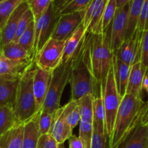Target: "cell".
I'll return each mask as SVG.
<instances>
[{
    "mask_svg": "<svg viewBox=\"0 0 148 148\" xmlns=\"http://www.w3.org/2000/svg\"><path fill=\"white\" fill-rule=\"evenodd\" d=\"M91 39L92 34L87 33L80 47L71 60L69 84L72 101H78L88 94L95 97L101 91V82L95 79L92 72Z\"/></svg>",
    "mask_w": 148,
    "mask_h": 148,
    "instance_id": "cell-1",
    "label": "cell"
},
{
    "mask_svg": "<svg viewBox=\"0 0 148 148\" xmlns=\"http://www.w3.org/2000/svg\"><path fill=\"white\" fill-rule=\"evenodd\" d=\"M145 103L138 98L126 94L122 98L117 112L112 135L109 140V148H118L141 122Z\"/></svg>",
    "mask_w": 148,
    "mask_h": 148,
    "instance_id": "cell-2",
    "label": "cell"
},
{
    "mask_svg": "<svg viewBox=\"0 0 148 148\" xmlns=\"http://www.w3.org/2000/svg\"><path fill=\"white\" fill-rule=\"evenodd\" d=\"M36 67L35 63L19 80L13 108L17 121L22 124H24L38 112L33 92V79Z\"/></svg>",
    "mask_w": 148,
    "mask_h": 148,
    "instance_id": "cell-3",
    "label": "cell"
},
{
    "mask_svg": "<svg viewBox=\"0 0 148 148\" xmlns=\"http://www.w3.org/2000/svg\"><path fill=\"white\" fill-rule=\"evenodd\" d=\"M101 92L106 112V128L110 140L112 135L117 112L122 101L116 85L113 64L106 79L101 82Z\"/></svg>",
    "mask_w": 148,
    "mask_h": 148,
    "instance_id": "cell-4",
    "label": "cell"
},
{
    "mask_svg": "<svg viewBox=\"0 0 148 148\" xmlns=\"http://www.w3.org/2000/svg\"><path fill=\"white\" fill-rule=\"evenodd\" d=\"M72 62L62 64L52 72V79L47 96L40 111L55 113L61 108L60 101L65 87L69 83Z\"/></svg>",
    "mask_w": 148,
    "mask_h": 148,
    "instance_id": "cell-5",
    "label": "cell"
},
{
    "mask_svg": "<svg viewBox=\"0 0 148 148\" xmlns=\"http://www.w3.org/2000/svg\"><path fill=\"white\" fill-rule=\"evenodd\" d=\"M65 43L66 40L49 39L35 58L36 66L43 70L53 72L62 64Z\"/></svg>",
    "mask_w": 148,
    "mask_h": 148,
    "instance_id": "cell-6",
    "label": "cell"
},
{
    "mask_svg": "<svg viewBox=\"0 0 148 148\" xmlns=\"http://www.w3.org/2000/svg\"><path fill=\"white\" fill-rule=\"evenodd\" d=\"M59 16L56 15L53 2L43 15L35 21V40L33 46L34 56H37L42 48L51 38Z\"/></svg>",
    "mask_w": 148,
    "mask_h": 148,
    "instance_id": "cell-7",
    "label": "cell"
},
{
    "mask_svg": "<svg viewBox=\"0 0 148 148\" xmlns=\"http://www.w3.org/2000/svg\"><path fill=\"white\" fill-rule=\"evenodd\" d=\"M143 35L144 32L137 29L132 36L124 40L114 53L120 60L130 66L141 61Z\"/></svg>",
    "mask_w": 148,
    "mask_h": 148,
    "instance_id": "cell-8",
    "label": "cell"
},
{
    "mask_svg": "<svg viewBox=\"0 0 148 148\" xmlns=\"http://www.w3.org/2000/svg\"><path fill=\"white\" fill-rule=\"evenodd\" d=\"M130 7V1L122 7L117 9L111 25L110 43L113 53H115L119 49L121 43L125 40Z\"/></svg>",
    "mask_w": 148,
    "mask_h": 148,
    "instance_id": "cell-9",
    "label": "cell"
},
{
    "mask_svg": "<svg viewBox=\"0 0 148 148\" xmlns=\"http://www.w3.org/2000/svg\"><path fill=\"white\" fill-rule=\"evenodd\" d=\"M85 11L61 14L58 17L51 38L66 40L83 23Z\"/></svg>",
    "mask_w": 148,
    "mask_h": 148,
    "instance_id": "cell-10",
    "label": "cell"
},
{
    "mask_svg": "<svg viewBox=\"0 0 148 148\" xmlns=\"http://www.w3.org/2000/svg\"><path fill=\"white\" fill-rule=\"evenodd\" d=\"M109 0H92L85 11L83 25L87 33L91 34H103V17Z\"/></svg>",
    "mask_w": 148,
    "mask_h": 148,
    "instance_id": "cell-11",
    "label": "cell"
},
{
    "mask_svg": "<svg viewBox=\"0 0 148 148\" xmlns=\"http://www.w3.org/2000/svg\"><path fill=\"white\" fill-rule=\"evenodd\" d=\"M70 108V101L56 111L50 133L56 143L62 145L72 135L73 129L68 124L66 116Z\"/></svg>",
    "mask_w": 148,
    "mask_h": 148,
    "instance_id": "cell-12",
    "label": "cell"
},
{
    "mask_svg": "<svg viewBox=\"0 0 148 148\" xmlns=\"http://www.w3.org/2000/svg\"><path fill=\"white\" fill-rule=\"evenodd\" d=\"M52 72L36 67L33 79V92L38 111H40L47 96L52 79Z\"/></svg>",
    "mask_w": 148,
    "mask_h": 148,
    "instance_id": "cell-13",
    "label": "cell"
},
{
    "mask_svg": "<svg viewBox=\"0 0 148 148\" xmlns=\"http://www.w3.org/2000/svg\"><path fill=\"white\" fill-rule=\"evenodd\" d=\"M29 8L27 1H25L22 3L12 14L4 27L0 30V42L1 46H3L14 40L19 23L23 14Z\"/></svg>",
    "mask_w": 148,
    "mask_h": 148,
    "instance_id": "cell-14",
    "label": "cell"
},
{
    "mask_svg": "<svg viewBox=\"0 0 148 148\" xmlns=\"http://www.w3.org/2000/svg\"><path fill=\"white\" fill-rule=\"evenodd\" d=\"M35 64V59L27 60H12L0 56V76L20 78Z\"/></svg>",
    "mask_w": 148,
    "mask_h": 148,
    "instance_id": "cell-15",
    "label": "cell"
},
{
    "mask_svg": "<svg viewBox=\"0 0 148 148\" xmlns=\"http://www.w3.org/2000/svg\"><path fill=\"white\" fill-rule=\"evenodd\" d=\"M148 71L141 61L134 64L131 67L130 79L127 88V94L138 98H142L143 83Z\"/></svg>",
    "mask_w": 148,
    "mask_h": 148,
    "instance_id": "cell-16",
    "label": "cell"
},
{
    "mask_svg": "<svg viewBox=\"0 0 148 148\" xmlns=\"http://www.w3.org/2000/svg\"><path fill=\"white\" fill-rule=\"evenodd\" d=\"M20 78L0 76V108L6 106H14Z\"/></svg>",
    "mask_w": 148,
    "mask_h": 148,
    "instance_id": "cell-17",
    "label": "cell"
},
{
    "mask_svg": "<svg viewBox=\"0 0 148 148\" xmlns=\"http://www.w3.org/2000/svg\"><path fill=\"white\" fill-rule=\"evenodd\" d=\"M113 66L117 90L120 96L123 98L127 94L132 66L120 60L114 53L113 54Z\"/></svg>",
    "mask_w": 148,
    "mask_h": 148,
    "instance_id": "cell-18",
    "label": "cell"
},
{
    "mask_svg": "<svg viewBox=\"0 0 148 148\" xmlns=\"http://www.w3.org/2000/svg\"><path fill=\"white\" fill-rule=\"evenodd\" d=\"M39 111L36 115L24 123V132L22 148H36L41 136L39 128Z\"/></svg>",
    "mask_w": 148,
    "mask_h": 148,
    "instance_id": "cell-19",
    "label": "cell"
},
{
    "mask_svg": "<svg viewBox=\"0 0 148 148\" xmlns=\"http://www.w3.org/2000/svg\"><path fill=\"white\" fill-rule=\"evenodd\" d=\"M87 35V30L83 23L75 30V33L66 40L64 54L62 57V64L67 63L72 58L80 47L82 41Z\"/></svg>",
    "mask_w": 148,
    "mask_h": 148,
    "instance_id": "cell-20",
    "label": "cell"
},
{
    "mask_svg": "<svg viewBox=\"0 0 148 148\" xmlns=\"http://www.w3.org/2000/svg\"><path fill=\"white\" fill-rule=\"evenodd\" d=\"M118 148H148V126L140 122Z\"/></svg>",
    "mask_w": 148,
    "mask_h": 148,
    "instance_id": "cell-21",
    "label": "cell"
},
{
    "mask_svg": "<svg viewBox=\"0 0 148 148\" xmlns=\"http://www.w3.org/2000/svg\"><path fill=\"white\" fill-rule=\"evenodd\" d=\"M103 34H92L91 39V59L93 75L98 82H101V51Z\"/></svg>",
    "mask_w": 148,
    "mask_h": 148,
    "instance_id": "cell-22",
    "label": "cell"
},
{
    "mask_svg": "<svg viewBox=\"0 0 148 148\" xmlns=\"http://www.w3.org/2000/svg\"><path fill=\"white\" fill-rule=\"evenodd\" d=\"M24 124L17 123L12 130L0 138L1 148H22Z\"/></svg>",
    "mask_w": 148,
    "mask_h": 148,
    "instance_id": "cell-23",
    "label": "cell"
},
{
    "mask_svg": "<svg viewBox=\"0 0 148 148\" xmlns=\"http://www.w3.org/2000/svg\"><path fill=\"white\" fill-rule=\"evenodd\" d=\"M144 1L145 0H131L130 1V11H129L128 20H127L125 39L132 36V35L138 27Z\"/></svg>",
    "mask_w": 148,
    "mask_h": 148,
    "instance_id": "cell-24",
    "label": "cell"
},
{
    "mask_svg": "<svg viewBox=\"0 0 148 148\" xmlns=\"http://www.w3.org/2000/svg\"><path fill=\"white\" fill-rule=\"evenodd\" d=\"M92 125L98 130L100 133L107 134L106 128V112L101 91L96 96L94 97Z\"/></svg>",
    "mask_w": 148,
    "mask_h": 148,
    "instance_id": "cell-25",
    "label": "cell"
},
{
    "mask_svg": "<svg viewBox=\"0 0 148 148\" xmlns=\"http://www.w3.org/2000/svg\"><path fill=\"white\" fill-rule=\"evenodd\" d=\"M2 56L12 60L35 59L34 55L23 49L16 42L12 41L2 46Z\"/></svg>",
    "mask_w": 148,
    "mask_h": 148,
    "instance_id": "cell-26",
    "label": "cell"
},
{
    "mask_svg": "<svg viewBox=\"0 0 148 148\" xmlns=\"http://www.w3.org/2000/svg\"><path fill=\"white\" fill-rule=\"evenodd\" d=\"M19 123L16 119L12 106L0 108V138Z\"/></svg>",
    "mask_w": 148,
    "mask_h": 148,
    "instance_id": "cell-27",
    "label": "cell"
},
{
    "mask_svg": "<svg viewBox=\"0 0 148 148\" xmlns=\"http://www.w3.org/2000/svg\"><path fill=\"white\" fill-rule=\"evenodd\" d=\"M93 101L94 96L91 94H88L77 101L80 112L81 121L93 123Z\"/></svg>",
    "mask_w": 148,
    "mask_h": 148,
    "instance_id": "cell-28",
    "label": "cell"
},
{
    "mask_svg": "<svg viewBox=\"0 0 148 148\" xmlns=\"http://www.w3.org/2000/svg\"><path fill=\"white\" fill-rule=\"evenodd\" d=\"M25 1L27 0H5L0 3V30L16 9Z\"/></svg>",
    "mask_w": 148,
    "mask_h": 148,
    "instance_id": "cell-29",
    "label": "cell"
},
{
    "mask_svg": "<svg viewBox=\"0 0 148 148\" xmlns=\"http://www.w3.org/2000/svg\"><path fill=\"white\" fill-rule=\"evenodd\" d=\"M35 40V20L31 22L30 25L27 28V30L23 33L20 38L17 40L16 43L22 46L23 49H25L30 53H33V46H34ZM35 57V56H34Z\"/></svg>",
    "mask_w": 148,
    "mask_h": 148,
    "instance_id": "cell-30",
    "label": "cell"
},
{
    "mask_svg": "<svg viewBox=\"0 0 148 148\" xmlns=\"http://www.w3.org/2000/svg\"><path fill=\"white\" fill-rule=\"evenodd\" d=\"M93 125L91 123L81 121L79 124V137L85 148H91Z\"/></svg>",
    "mask_w": 148,
    "mask_h": 148,
    "instance_id": "cell-31",
    "label": "cell"
},
{
    "mask_svg": "<svg viewBox=\"0 0 148 148\" xmlns=\"http://www.w3.org/2000/svg\"><path fill=\"white\" fill-rule=\"evenodd\" d=\"M52 2L53 0H27L35 21L43 15Z\"/></svg>",
    "mask_w": 148,
    "mask_h": 148,
    "instance_id": "cell-32",
    "label": "cell"
},
{
    "mask_svg": "<svg viewBox=\"0 0 148 148\" xmlns=\"http://www.w3.org/2000/svg\"><path fill=\"white\" fill-rule=\"evenodd\" d=\"M117 9H118V7H117L116 0H109L108 4H107L106 7L103 17V33L106 31L108 27L111 26L113 20L114 18V16L116 14V12Z\"/></svg>",
    "mask_w": 148,
    "mask_h": 148,
    "instance_id": "cell-33",
    "label": "cell"
},
{
    "mask_svg": "<svg viewBox=\"0 0 148 148\" xmlns=\"http://www.w3.org/2000/svg\"><path fill=\"white\" fill-rule=\"evenodd\" d=\"M55 113H49L47 111H40L39 116V128L41 135L50 133L52 124L55 117Z\"/></svg>",
    "mask_w": 148,
    "mask_h": 148,
    "instance_id": "cell-34",
    "label": "cell"
},
{
    "mask_svg": "<svg viewBox=\"0 0 148 148\" xmlns=\"http://www.w3.org/2000/svg\"><path fill=\"white\" fill-rule=\"evenodd\" d=\"M70 108L68 111L66 116V121L72 129L75 128L79 124L81 120L80 112H79V107L77 103L75 101L70 100Z\"/></svg>",
    "mask_w": 148,
    "mask_h": 148,
    "instance_id": "cell-35",
    "label": "cell"
},
{
    "mask_svg": "<svg viewBox=\"0 0 148 148\" xmlns=\"http://www.w3.org/2000/svg\"><path fill=\"white\" fill-rule=\"evenodd\" d=\"M33 20H34V17H33V13H32L30 9L29 8L28 10L25 12V14H23L21 20H20V23H19L18 27H17V32H16L15 38H14L13 41L14 42L17 41V40L20 38V37L23 35V33L27 30L28 26L30 25L31 22L33 21Z\"/></svg>",
    "mask_w": 148,
    "mask_h": 148,
    "instance_id": "cell-36",
    "label": "cell"
},
{
    "mask_svg": "<svg viewBox=\"0 0 148 148\" xmlns=\"http://www.w3.org/2000/svg\"><path fill=\"white\" fill-rule=\"evenodd\" d=\"M91 1L92 0H73L64 10H63L59 15L85 11Z\"/></svg>",
    "mask_w": 148,
    "mask_h": 148,
    "instance_id": "cell-37",
    "label": "cell"
},
{
    "mask_svg": "<svg viewBox=\"0 0 148 148\" xmlns=\"http://www.w3.org/2000/svg\"><path fill=\"white\" fill-rule=\"evenodd\" d=\"M91 148H109V139L108 134L100 133L94 127Z\"/></svg>",
    "mask_w": 148,
    "mask_h": 148,
    "instance_id": "cell-38",
    "label": "cell"
},
{
    "mask_svg": "<svg viewBox=\"0 0 148 148\" xmlns=\"http://www.w3.org/2000/svg\"><path fill=\"white\" fill-rule=\"evenodd\" d=\"M60 147L51 134H43L39 138L36 148H59Z\"/></svg>",
    "mask_w": 148,
    "mask_h": 148,
    "instance_id": "cell-39",
    "label": "cell"
},
{
    "mask_svg": "<svg viewBox=\"0 0 148 148\" xmlns=\"http://www.w3.org/2000/svg\"><path fill=\"white\" fill-rule=\"evenodd\" d=\"M137 29L145 32L148 29V0H145Z\"/></svg>",
    "mask_w": 148,
    "mask_h": 148,
    "instance_id": "cell-40",
    "label": "cell"
},
{
    "mask_svg": "<svg viewBox=\"0 0 148 148\" xmlns=\"http://www.w3.org/2000/svg\"><path fill=\"white\" fill-rule=\"evenodd\" d=\"M141 62L148 71V29L144 32V35H143Z\"/></svg>",
    "mask_w": 148,
    "mask_h": 148,
    "instance_id": "cell-41",
    "label": "cell"
},
{
    "mask_svg": "<svg viewBox=\"0 0 148 148\" xmlns=\"http://www.w3.org/2000/svg\"><path fill=\"white\" fill-rule=\"evenodd\" d=\"M73 0H53V6L56 15L59 16L60 13L64 10Z\"/></svg>",
    "mask_w": 148,
    "mask_h": 148,
    "instance_id": "cell-42",
    "label": "cell"
},
{
    "mask_svg": "<svg viewBox=\"0 0 148 148\" xmlns=\"http://www.w3.org/2000/svg\"><path fill=\"white\" fill-rule=\"evenodd\" d=\"M69 148H85L83 143L81 141L79 137L72 134L69 138Z\"/></svg>",
    "mask_w": 148,
    "mask_h": 148,
    "instance_id": "cell-43",
    "label": "cell"
},
{
    "mask_svg": "<svg viewBox=\"0 0 148 148\" xmlns=\"http://www.w3.org/2000/svg\"><path fill=\"white\" fill-rule=\"evenodd\" d=\"M141 124L144 126H148V101L145 103V108L144 114L142 119Z\"/></svg>",
    "mask_w": 148,
    "mask_h": 148,
    "instance_id": "cell-44",
    "label": "cell"
},
{
    "mask_svg": "<svg viewBox=\"0 0 148 148\" xmlns=\"http://www.w3.org/2000/svg\"><path fill=\"white\" fill-rule=\"evenodd\" d=\"M144 89L148 94V75H146L145 76L144 79H143V90Z\"/></svg>",
    "mask_w": 148,
    "mask_h": 148,
    "instance_id": "cell-45",
    "label": "cell"
},
{
    "mask_svg": "<svg viewBox=\"0 0 148 148\" xmlns=\"http://www.w3.org/2000/svg\"><path fill=\"white\" fill-rule=\"evenodd\" d=\"M131 0H116L117 2V7L120 8V7H122L123 6H124L125 4H127V3H129Z\"/></svg>",
    "mask_w": 148,
    "mask_h": 148,
    "instance_id": "cell-46",
    "label": "cell"
},
{
    "mask_svg": "<svg viewBox=\"0 0 148 148\" xmlns=\"http://www.w3.org/2000/svg\"><path fill=\"white\" fill-rule=\"evenodd\" d=\"M2 56V46L1 44V42H0V56Z\"/></svg>",
    "mask_w": 148,
    "mask_h": 148,
    "instance_id": "cell-47",
    "label": "cell"
},
{
    "mask_svg": "<svg viewBox=\"0 0 148 148\" xmlns=\"http://www.w3.org/2000/svg\"><path fill=\"white\" fill-rule=\"evenodd\" d=\"M5 1V0H0V3L2 2V1Z\"/></svg>",
    "mask_w": 148,
    "mask_h": 148,
    "instance_id": "cell-48",
    "label": "cell"
},
{
    "mask_svg": "<svg viewBox=\"0 0 148 148\" xmlns=\"http://www.w3.org/2000/svg\"><path fill=\"white\" fill-rule=\"evenodd\" d=\"M60 146H61V145H60ZM59 148H61V147H59Z\"/></svg>",
    "mask_w": 148,
    "mask_h": 148,
    "instance_id": "cell-49",
    "label": "cell"
},
{
    "mask_svg": "<svg viewBox=\"0 0 148 148\" xmlns=\"http://www.w3.org/2000/svg\"></svg>",
    "mask_w": 148,
    "mask_h": 148,
    "instance_id": "cell-50",
    "label": "cell"
},
{
    "mask_svg": "<svg viewBox=\"0 0 148 148\" xmlns=\"http://www.w3.org/2000/svg\"><path fill=\"white\" fill-rule=\"evenodd\" d=\"M0 148H1V147H0Z\"/></svg>",
    "mask_w": 148,
    "mask_h": 148,
    "instance_id": "cell-51",
    "label": "cell"
}]
</instances>
